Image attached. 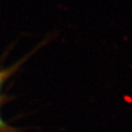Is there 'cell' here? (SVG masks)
<instances>
[{"mask_svg": "<svg viewBox=\"0 0 132 132\" xmlns=\"http://www.w3.org/2000/svg\"><path fill=\"white\" fill-rule=\"evenodd\" d=\"M7 129H8V128H7V126H6V124L3 122V120L1 119V118H0V132L1 131H7Z\"/></svg>", "mask_w": 132, "mask_h": 132, "instance_id": "obj_1", "label": "cell"}]
</instances>
